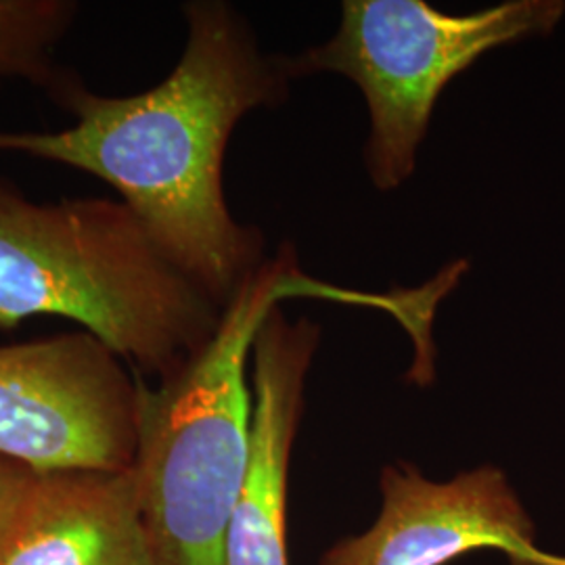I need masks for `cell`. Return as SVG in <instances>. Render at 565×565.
<instances>
[{
    "instance_id": "30bf717a",
    "label": "cell",
    "mask_w": 565,
    "mask_h": 565,
    "mask_svg": "<svg viewBox=\"0 0 565 565\" xmlns=\"http://www.w3.org/2000/svg\"><path fill=\"white\" fill-rule=\"evenodd\" d=\"M32 478H34V471L0 457V527L20 503L21 494Z\"/></svg>"
},
{
    "instance_id": "8992f818",
    "label": "cell",
    "mask_w": 565,
    "mask_h": 565,
    "mask_svg": "<svg viewBox=\"0 0 565 565\" xmlns=\"http://www.w3.org/2000/svg\"><path fill=\"white\" fill-rule=\"evenodd\" d=\"M380 490L377 520L317 565H448L476 551H499L511 565H565V555L536 545L534 522L494 465L438 482L398 461L382 469Z\"/></svg>"
},
{
    "instance_id": "7a4b0ae2",
    "label": "cell",
    "mask_w": 565,
    "mask_h": 565,
    "mask_svg": "<svg viewBox=\"0 0 565 565\" xmlns=\"http://www.w3.org/2000/svg\"><path fill=\"white\" fill-rule=\"evenodd\" d=\"M221 315L121 200L32 202L0 177V331L70 319L137 375L162 380L214 335Z\"/></svg>"
},
{
    "instance_id": "5b68a950",
    "label": "cell",
    "mask_w": 565,
    "mask_h": 565,
    "mask_svg": "<svg viewBox=\"0 0 565 565\" xmlns=\"http://www.w3.org/2000/svg\"><path fill=\"white\" fill-rule=\"evenodd\" d=\"M139 375L93 333L0 343V457L34 473L126 471Z\"/></svg>"
},
{
    "instance_id": "ba28073f",
    "label": "cell",
    "mask_w": 565,
    "mask_h": 565,
    "mask_svg": "<svg viewBox=\"0 0 565 565\" xmlns=\"http://www.w3.org/2000/svg\"><path fill=\"white\" fill-rule=\"evenodd\" d=\"M0 565H153L135 469L34 473L0 527Z\"/></svg>"
},
{
    "instance_id": "6da1fadb",
    "label": "cell",
    "mask_w": 565,
    "mask_h": 565,
    "mask_svg": "<svg viewBox=\"0 0 565 565\" xmlns=\"http://www.w3.org/2000/svg\"><path fill=\"white\" fill-rule=\"evenodd\" d=\"M184 18L181 60L158 86L107 97L61 67L44 93L74 124L0 130V151L114 186L166 256L224 308L264 263L260 231L237 223L224 200V151L247 114L287 97L289 76L231 4L189 2Z\"/></svg>"
},
{
    "instance_id": "8fae6325",
    "label": "cell",
    "mask_w": 565,
    "mask_h": 565,
    "mask_svg": "<svg viewBox=\"0 0 565 565\" xmlns=\"http://www.w3.org/2000/svg\"><path fill=\"white\" fill-rule=\"evenodd\" d=\"M429 296H431V302L436 303V300H434V294H429ZM431 308H434V306H431ZM429 317H431V315H429ZM425 329H427V324H425ZM425 329H424V331H422V333H419V335H415V338H413V340H417V338H422V335H424V333H425Z\"/></svg>"
},
{
    "instance_id": "3957f363",
    "label": "cell",
    "mask_w": 565,
    "mask_h": 565,
    "mask_svg": "<svg viewBox=\"0 0 565 565\" xmlns=\"http://www.w3.org/2000/svg\"><path fill=\"white\" fill-rule=\"evenodd\" d=\"M300 296L352 302V291L306 277L285 243L237 287L198 352L156 384L139 375L132 469L151 564L226 565L249 461L252 350L270 312Z\"/></svg>"
},
{
    "instance_id": "9c48e42d",
    "label": "cell",
    "mask_w": 565,
    "mask_h": 565,
    "mask_svg": "<svg viewBox=\"0 0 565 565\" xmlns=\"http://www.w3.org/2000/svg\"><path fill=\"white\" fill-rule=\"evenodd\" d=\"M81 13L72 0H0V82L55 81V51Z\"/></svg>"
},
{
    "instance_id": "277c9868",
    "label": "cell",
    "mask_w": 565,
    "mask_h": 565,
    "mask_svg": "<svg viewBox=\"0 0 565 565\" xmlns=\"http://www.w3.org/2000/svg\"><path fill=\"white\" fill-rule=\"evenodd\" d=\"M557 0H509L473 13H446L425 0H345L331 41L281 57L291 78L335 72L359 84L371 132L364 162L373 184L411 179L446 84L488 51L548 34L564 15Z\"/></svg>"
},
{
    "instance_id": "52a82bcc",
    "label": "cell",
    "mask_w": 565,
    "mask_h": 565,
    "mask_svg": "<svg viewBox=\"0 0 565 565\" xmlns=\"http://www.w3.org/2000/svg\"><path fill=\"white\" fill-rule=\"evenodd\" d=\"M321 327L289 321L281 306L252 350V443L226 539V565H291L287 543L289 467L306 404V377Z\"/></svg>"
}]
</instances>
